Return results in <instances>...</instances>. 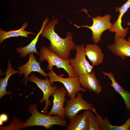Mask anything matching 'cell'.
Returning a JSON list of instances; mask_svg holds the SVG:
<instances>
[{"label": "cell", "mask_w": 130, "mask_h": 130, "mask_svg": "<svg viewBox=\"0 0 130 130\" xmlns=\"http://www.w3.org/2000/svg\"><path fill=\"white\" fill-rule=\"evenodd\" d=\"M58 21V19L53 18L45 26L40 35L50 41V43L48 48L50 51L63 59H69L71 52L75 50L76 46L71 32H67V36L64 39L55 32V27Z\"/></svg>", "instance_id": "cell-1"}, {"label": "cell", "mask_w": 130, "mask_h": 130, "mask_svg": "<svg viewBox=\"0 0 130 130\" xmlns=\"http://www.w3.org/2000/svg\"><path fill=\"white\" fill-rule=\"evenodd\" d=\"M28 112L31 114L32 115L24 123L21 128L39 126H43L46 130H48L54 125L64 127L67 126V122L65 120L58 115L51 116L39 112L37 110V105L36 104H32L29 105Z\"/></svg>", "instance_id": "cell-2"}, {"label": "cell", "mask_w": 130, "mask_h": 130, "mask_svg": "<svg viewBox=\"0 0 130 130\" xmlns=\"http://www.w3.org/2000/svg\"><path fill=\"white\" fill-rule=\"evenodd\" d=\"M39 60L41 62L46 60L48 65L47 69L50 71L53 66L57 68H63L68 73L69 77L75 76L73 68L70 64V59H64L45 46H42L39 54Z\"/></svg>", "instance_id": "cell-3"}, {"label": "cell", "mask_w": 130, "mask_h": 130, "mask_svg": "<svg viewBox=\"0 0 130 130\" xmlns=\"http://www.w3.org/2000/svg\"><path fill=\"white\" fill-rule=\"evenodd\" d=\"M82 10L87 13L89 16L92 18L93 21L92 25L90 26L85 25L78 26L70 22L77 28L85 27L91 29L92 32L93 41L95 44H97L100 41L103 33L107 29L109 30L111 28L113 25L110 22L111 16L110 14H107L104 16H98L92 18L87 13L85 9H83Z\"/></svg>", "instance_id": "cell-4"}, {"label": "cell", "mask_w": 130, "mask_h": 130, "mask_svg": "<svg viewBox=\"0 0 130 130\" xmlns=\"http://www.w3.org/2000/svg\"><path fill=\"white\" fill-rule=\"evenodd\" d=\"M47 74L49 81L52 85L53 83L55 82L63 84L68 91L69 99L76 97V94L79 91L85 92L87 91V89L81 86L78 77L68 76L67 78H62L56 74L52 70Z\"/></svg>", "instance_id": "cell-5"}, {"label": "cell", "mask_w": 130, "mask_h": 130, "mask_svg": "<svg viewBox=\"0 0 130 130\" xmlns=\"http://www.w3.org/2000/svg\"><path fill=\"white\" fill-rule=\"evenodd\" d=\"M75 50V57L71 58L70 64L75 76L79 77L82 75L91 72L94 66L91 65L86 58L85 47L83 44L77 45Z\"/></svg>", "instance_id": "cell-6"}, {"label": "cell", "mask_w": 130, "mask_h": 130, "mask_svg": "<svg viewBox=\"0 0 130 130\" xmlns=\"http://www.w3.org/2000/svg\"><path fill=\"white\" fill-rule=\"evenodd\" d=\"M77 96L67 100L64 106L65 117L71 121L74 118L77 113L82 110L92 111L93 105L84 99L81 93L79 92Z\"/></svg>", "instance_id": "cell-7"}, {"label": "cell", "mask_w": 130, "mask_h": 130, "mask_svg": "<svg viewBox=\"0 0 130 130\" xmlns=\"http://www.w3.org/2000/svg\"><path fill=\"white\" fill-rule=\"evenodd\" d=\"M29 81L35 83L43 92V96L39 102L41 104L45 101V105L42 109V112L44 114H47L48 113V109L49 106L51 105V103L49 99L50 96L52 95L58 88L57 86H52L47 77L45 79H41L33 74L28 77Z\"/></svg>", "instance_id": "cell-8"}, {"label": "cell", "mask_w": 130, "mask_h": 130, "mask_svg": "<svg viewBox=\"0 0 130 130\" xmlns=\"http://www.w3.org/2000/svg\"><path fill=\"white\" fill-rule=\"evenodd\" d=\"M68 93V91L65 87L56 89L52 95L53 98L52 107L47 115L51 116L57 115L64 119H65L64 105L67 99L65 97Z\"/></svg>", "instance_id": "cell-9"}, {"label": "cell", "mask_w": 130, "mask_h": 130, "mask_svg": "<svg viewBox=\"0 0 130 130\" xmlns=\"http://www.w3.org/2000/svg\"><path fill=\"white\" fill-rule=\"evenodd\" d=\"M29 55V59L28 61L24 65L17 68L19 71L20 75L22 74L24 75L23 80L25 79V85L27 84L28 80V75L32 72H38L45 77H48V74L41 68L40 62H38L35 58L34 52L30 53Z\"/></svg>", "instance_id": "cell-10"}, {"label": "cell", "mask_w": 130, "mask_h": 130, "mask_svg": "<svg viewBox=\"0 0 130 130\" xmlns=\"http://www.w3.org/2000/svg\"><path fill=\"white\" fill-rule=\"evenodd\" d=\"M109 51L123 59L130 57V44L124 37H115L114 42L107 46Z\"/></svg>", "instance_id": "cell-11"}, {"label": "cell", "mask_w": 130, "mask_h": 130, "mask_svg": "<svg viewBox=\"0 0 130 130\" xmlns=\"http://www.w3.org/2000/svg\"><path fill=\"white\" fill-rule=\"evenodd\" d=\"M130 7V0L127 1L122 6H117L115 9L116 12H119V14L117 20L113 24L111 28L109 30V31L115 32L114 37H126L129 30L128 27L124 28L122 25V19L123 15Z\"/></svg>", "instance_id": "cell-12"}, {"label": "cell", "mask_w": 130, "mask_h": 130, "mask_svg": "<svg viewBox=\"0 0 130 130\" xmlns=\"http://www.w3.org/2000/svg\"><path fill=\"white\" fill-rule=\"evenodd\" d=\"M81 85L84 88L99 94L102 86L95 75V72L82 75L79 77Z\"/></svg>", "instance_id": "cell-13"}, {"label": "cell", "mask_w": 130, "mask_h": 130, "mask_svg": "<svg viewBox=\"0 0 130 130\" xmlns=\"http://www.w3.org/2000/svg\"><path fill=\"white\" fill-rule=\"evenodd\" d=\"M85 50L86 55L92 65H98L102 63L104 54L98 46L95 44H88Z\"/></svg>", "instance_id": "cell-14"}, {"label": "cell", "mask_w": 130, "mask_h": 130, "mask_svg": "<svg viewBox=\"0 0 130 130\" xmlns=\"http://www.w3.org/2000/svg\"><path fill=\"white\" fill-rule=\"evenodd\" d=\"M90 110L76 116L70 121L66 130H88Z\"/></svg>", "instance_id": "cell-15"}, {"label": "cell", "mask_w": 130, "mask_h": 130, "mask_svg": "<svg viewBox=\"0 0 130 130\" xmlns=\"http://www.w3.org/2000/svg\"><path fill=\"white\" fill-rule=\"evenodd\" d=\"M92 111L96 114V116L99 122L101 130H130V118H128L125 122L120 126L113 125L111 124L108 117H106L103 119L102 116L98 114L94 107Z\"/></svg>", "instance_id": "cell-16"}, {"label": "cell", "mask_w": 130, "mask_h": 130, "mask_svg": "<svg viewBox=\"0 0 130 130\" xmlns=\"http://www.w3.org/2000/svg\"><path fill=\"white\" fill-rule=\"evenodd\" d=\"M49 19L46 17L43 23L41 29L35 38L28 45L24 47H18L16 48V51L17 53H20V56L22 58H25L27 55L31 52H35L39 54L36 48V45L38 42L39 37L45 26L48 23Z\"/></svg>", "instance_id": "cell-17"}, {"label": "cell", "mask_w": 130, "mask_h": 130, "mask_svg": "<svg viewBox=\"0 0 130 130\" xmlns=\"http://www.w3.org/2000/svg\"><path fill=\"white\" fill-rule=\"evenodd\" d=\"M104 76H108L111 80L110 84L115 91L118 93L123 98L124 101L126 108L130 110V92L121 86L115 80L112 72L107 73L104 71L101 72Z\"/></svg>", "instance_id": "cell-18"}, {"label": "cell", "mask_w": 130, "mask_h": 130, "mask_svg": "<svg viewBox=\"0 0 130 130\" xmlns=\"http://www.w3.org/2000/svg\"><path fill=\"white\" fill-rule=\"evenodd\" d=\"M28 25V23L27 22H26L23 24L20 28L16 30L5 31L0 28V44L6 39L11 37L22 36L32 38V37L28 36V34H32L36 36V34L35 33L31 32H28L25 30V29L27 27Z\"/></svg>", "instance_id": "cell-19"}, {"label": "cell", "mask_w": 130, "mask_h": 130, "mask_svg": "<svg viewBox=\"0 0 130 130\" xmlns=\"http://www.w3.org/2000/svg\"><path fill=\"white\" fill-rule=\"evenodd\" d=\"M8 68L5 72V76L4 78H0V98L7 94H11V91H7L6 88L7 85L8 81L12 75L19 73V71L15 70L12 67L10 61L8 60Z\"/></svg>", "instance_id": "cell-20"}, {"label": "cell", "mask_w": 130, "mask_h": 130, "mask_svg": "<svg viewBox=\"0 0 130 130\" xmlns=\"http://www.w3.org/2000/svg\"><path fill=\"white\" fill-rule=\"evenodd\" d=\"M88 130H101L96 116L91 110L89 112Z\"/></svg>", "instance_id": "cell-21"}, {"label": "cell", "mask_w": 130, "mask_h": 130, "mask_svg": "<svg viewBox=\"0 0 130 130\" xmlns=\"http://www.w3.org/2000/svg\"><path fill=\"white\" fill-rule=\"evenodd\" d=\"M8 119L7 115L4 113H2L0 115V125H2L4 122H6Z\"/></svg>", "instance_id": "cell-22"}, {"label": "cell", "mask_w": 130, "mask_h": 130, "mask_svg": "<svg viewBox=\"0 0 130 130\" xmlns=\"http://www.w3.org/2000/svg\"><path fill=\"white\" fill-rule=\"evenodd\" d=\"M127 41L130 44V36L128 38Z\"/></svg>", "instance_id": "cell-23"}, {"label": "cell", "mask_w": 130, "mask_h": 130, "mask_svg": "<svg viewBox=\"0 0 130 130\" xmlns=\"http://www.w3.org/2000/svg\"><path fill=\"white\" fill-rule=\"evenodd\" d=\"M126 24L130 26V22H128V23H126Z\"/></svg>", "instance_id": "cell-24"}, {"label": "cell", "mask_w": 130, "mask_h": 130, "mask_svg": "<svg viewBox=\"0 0 130 130\" xmlns=\"http://www.w3.org/2000/svg\"><path fill=\"white\" fill-rule=\"evenodd\" d=\"M129 129H130V127Z\"/></svg>", "instance_id": "cell-25"}]
</instances>
